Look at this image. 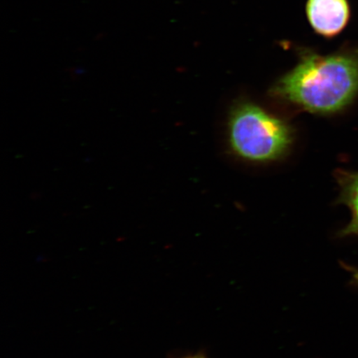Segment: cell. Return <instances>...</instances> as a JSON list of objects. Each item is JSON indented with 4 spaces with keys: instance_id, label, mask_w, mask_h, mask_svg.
Wrapping results in <instances>:
<instances>
[{
    "instance_id": "cell-1",
    "label": "cell",
    "mask_w": 358,
    "mask_h": 358,
    "mask_svg": "<svg viewBox=\"0 0 358 358\" xmlns=\"http://www.w3.org/2000/svg\"><path fill=\"white\" fill-rule=\"evenodd\" d=\"M357 92V49L328 56L303 51L298 64L271 89L276 98L311 113L323 115L345 108Z\"/></svg>"
},
{
    "instance_id": "cell-6",
    "label": "cell",
    "mask_w": 358,
    "mask_h": 358,
    "mask_svg": "<svg viewBox=\"0 0 358 358\" xmlns=\"http://www.w3.org/2000/svg\"><path fill=\"white\" fill-rule=\"evenodd\" d=\"M185 358H207L203 355H195V356H190V357H186Z\"/></svg>"
},
{
    "instance_id": "cell-4",
    "label": "cell",
    "mask_w": 358,
    "mask_h": 358,
    "mask_svg": "<svg viewBox=\"0 0 358 358\" xmlns=\"http://www.w3.org/2000/svg\"><path fill=\"white\" fill-rule=\"evenodd\" d=\"M338 181L339 203L347 206L352 213L350 222L339 232V236L358 237V172L339 171Z\"/></svg>"
},
{
    "instance_id": "cell-3",
    "label": "cell",
    "mask_w": 358,
    "mask_h": 358,
    "mask_svg": "<svg viewBox=\"0 0 358 358\" xmlns=\"http://www.w3.org/2000/svg\"><path fill=\"white\" fill-rule=\"evenodd\" d=\"M306 13L315 32L331 38L346 28L351 17L350 4L348 0H308Z\"/></svg>"
},
{
    "instance_id": "cell-2",
    "label": "cell",
    "mask_w": 358,
    "mask_h": 358,
    "mask_svg": "<svg viewBox=\"0 0 358 358\" xmlns=\"http://www.w3.org/2000/svg\"><path fill=\"white\" fill-rule=\"evenodd\" d=\"M229 141L237 155L253 162L280 158L293 141V129L277 116L259 106L241 102L230 115Z\"/></svg>"
},
{
    "instance_id": "cell-5",
    "label": "cell",
    "mask_w": 358,
    "mask_h": 358,
    "mask_svg": "<svg viewBox=\"0 0 358 358\" xmlns=\"http://www.w3.org/2000/svg\"><path fill=\"white\" fill-rule=\"evenodd\" d=\"M344 268L350 273L352 285L358 289V268L348 265H343Z\"/></svg>"
}]
</instances>
